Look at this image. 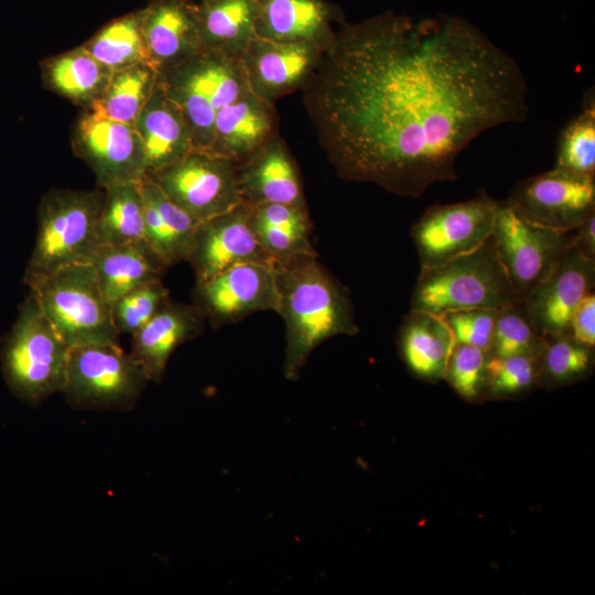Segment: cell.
Here are the masks:
<instances>
[{"mask_svg": "<svg viewBox=\"0 0 595 595\" xmlns=\"http://www.w3.org/2000/svg\"><path fill=\"white\" fill-rule=\"evenodd\" d=\"M78 132L82 154L104 188L145 176L143 147L134 126L91 112L82 119Z\"/></svg>", "mask_w": 595, "mask_h": 595, "instance_id": "obj_16", "label": "cell"}, {"mask_svg": "<svg viewBox=\"0 0 595 595\" xmlns=\"http://www.w3.org/2000/svg\"><path fill=\"white\" fill-rule=\"evenodd\" d=\"M28 286L69 348L118 344L112 309L91 262L62 267Z\"/></svg>", "mask_w": 595, "mask_h": 595, "instance_id": "obj_5", "label": "cell"}, {"mask_svg": "<svg viewBox=\"0 0 595 595\" xmlns=\"http://www.w3.org/2000/svg\"><path fill=\"white\" fill-rule=\"evenodd\" d=\"M595 282V259L570 246L553 271L523 300L522 304L542 337L569 335L570 320Z\"/></svg>", "mask_w": 595, "mask_h": 595, "instance_id": "obj_14", "label": "cell"}, {"mask_svg": "<svg viewBox=\"0 0 595 595\" xmlns=\"http://www.w3.org/2000/svg\"><path fill=\"white\" fill-rule=\"evenodd\" d=\"M148 177L171 201L199 221L244 203L237 163L210 152L194 150L178 162Z\"/></svg>", "mask_w": 595, "mask_h": 595, "instance_id": "obj_10", "label": "cell"}, {"mask_svg": "<svg viewBox=\"0 0 595 595\" xmlns=\"http://www.w3.org/2000/svg\"><path fill=\"white\" fill-rule=\"evenodd\" d=\"M329 43H281L255 36L241 57L249 90L273 104L305 87Z\"/></svg>", "mask_w": 595, "mask_h": 595, "instance_id": "obj_15", "label": "cell"}, {"mask_svg": "<svg viewBox=\"0 0 595 595\" xmlns=\"http://www.w3.org/2000/svg\"><path fill=\"white\" fill-rule=\"evenodd\" d=\"M141 25L147 64L155 72L170 71L204 47L196 11L181 3L155 4Z\"/></svg>", "mask_w": 595, "mask_h": 595, "instance_id": "obj_20", "label": "cell"}, {"mask_svg": "<svg viewBox=\"0 0 595 595\" xmlns=\"http://www.w3.org/2000/svg\"><path fill=\"white\" fill-rule=\"evenodd\" d=\"M256 0H205L196 11L203 46L241 58L256 36Z\"/></svg>", "mask_w": 595, "mask_h": 595, "instance_id": "obj_25", "label": "cell"}, {"mask_svg": "<svg viewBox=\"0 0 595 595\" xmlns=\"http://www.w3.org/2000/svg\"><path fill=\"white\" fill-rule=\"evenodd\" d=\"M500 311L469 309L442 315L451 328L455 344L491 350L496 320Z\"/></svg>", "mask_w": 595, "mask_h": 595, "instance_id": "obj_37", "label": "cell"}, {"mask_svg": "<svg viewBox=\"0 0 595 595\" xmlns=\"http://www.w3.org/2000/svg\"><path fill=\"white\" fill-rule=\"evenodd\" d=\"M543 368L554 382H565L585 374L592 361L591 348L571 336L543 338Z\"/></svg>", "mask_w": 595, "mask_h": 595, "instance_id": "obj_34", "label": "cell"}, {"mask_svg": "<svg viewBox=\"0 0 595 595\" xmlns=\"http://www.w3.org/2000/svg\"><path fill=\"white\" fill-rule=\"evenodd\" d=\"M170 300V292L161 279L145 282L122 295L111 306L119 335L134 334Z\"/></svg>", "mask_w": 595, "mask_h": 595, "instance_id": "obj_31", "label": "cell"}, {"mask_svg": "<svg viewBox=\"0 0 595 595\" xmlns=\"http://www.w3.org/2000/svg\"><path fill=\"white\" fill-rule=\"evenodd\" d=\"M102 198L97 192L55 191L42 199L35 242L23 275L26 285L62 267L91 262L99 248Z\"/></svg>", "mask_w": 595, "mask_h": 595, "instance_id": "obj_6", "label": "cell"}, {"mask_svg": "<svg viewBox=\"0 0 595 595\" xmlns=\"http://www.w3.org/2000/svg\"><path fill=\"white\" fill-rule=\"evenodd\" d=\"M237 177L244 202L251 205L274 203L306 208L296 164L277 136L241 163Z\"/></svg>", "mask_w": 595, "mask_h": 595, "instance_id": "obj_17", "label": "cell"}, {"mask_svg": "<svg viewBox=\"0 0 595 595\" xmlns=\"http://www.w3.org/2000/svg\"><path fill=\"white\" fill-rule=\"evenodd\" d=\"M305 105L337 174L416 198L484 132L523 121L518 62L469 21L383 13L335 32Z\"/></svg>", "mask_w": 595, "mask_h": 595, "instance_id": "obj_1", "label": "cell"}, {"mask_svg": "<svg viewBox=\"0 0 595 595\" xmlns=\"http://www.w3.org/2000/svg\"><path fill=\"white\" fill-rule=\"evenodd\" d=\"M518 303L491 235L472 252L436 267L421 268L411 310L442 316L469 309L502 311Z\"/></svg>", "mask_w": 595, "mask_h": 595, "instance_id": "obj_3", "label": "cell"}, {"mask_svg": "<svg viewBox=\"0 0 595 595\" xmlns=\"http://www.w3.org/2000/svg\"><path fill=\"white\" fill-rule=\"evenodd\" d=\"M583 110L561 131L555 166L573 174L595 176V104L587 95Z\"/></svg>", "mask_w": 595, "mask_h": 595, "instance_id": "obj_30", "label": "cell"}, {"mask_svg": "<svg viewBox=\"0 0 595 595\" xmlns=\"http://www.w3.org/2000/svg\"><path fill=\"white\" fill-rule=\"evenodd\" d=\"M534 355L494 356L486 363L485 381L489 394L509 396L529 388L536 379Z\"/></svg>", "mask_w": 595, "mask_h": 595, "instance_id": "obj_35", "label": "cell"}, {"mask_svg": "<svg viewBox=\"0 0 595 595\" xmlns=\"http://www.w3.org/2000/svg\"><path fill=\"white\" fill-rule=\"evenodd\" d=\"M570 336L577 343L594 347L595 345V295L588 293L575 307L570 320Z\"/></svg>", "mask_w": 595, "mask_h": 595, "instance_id": "obj_40", "label": "cell"}, {"mask_svg": "<svg viewBox=\"0 0 595 595\" xmlns=\"http://www.w3.org/2000/svg\"><path fill=\"white\" fill-rule=\"evenodd\" d=\"M251 205V204H250ZM251 216L292 234L310 238L311 221L306 208L292 205L263 203L251 205Z\"/></svg>", "mask_w": 595, "mask_h": 595, "instance_id": "obj_39", "label": "cell"}, {"mask_svg": "<svg viewBox=\"0 0 595 595\" xmlns=\"http://www.w3.org/2000/svg\"><path fill=\"white\" fill-rule=\"evenodd\" d=\"M205 317L194 304L171 300L132 334L131 356L145 369L152 382H160L174 350L202 334Z\"/></svg>", "mask_w": 595, "mask_h": 595, "instance_id": "obj_18", "label": "cell"}, {"mask_svg": "<svg viewBox=\"0 0 595 595\" xmlns=\"http://www.w3.org/2000/svg\"><path fill=\"white\" fill-rule=\"evenodd\" d=\"M278 314L285 324L283 371L295 380L310 355L325 340L356 335L349 291L318 261L316 253H301L275 261Z\"/></svg>", "mask_w": 595, "mask_h": 595, "instance_id": "obj_2", "label": "cell"}, {"mask_svg": "<svg viewBox=\"0 0 595 595\" xmlns=\"http://www.w3.org/2000/svg\"><path fill=\"white\" fill-rule=\"evenodd\" d=\"M273 104L250 90L216 113L210 153L241 163L273 138Z\"/></svg>", "mask_w": 595, "mask_h": 595, "instance_id": "obj_21", "label": "cell"}, {"mask_svg": "<svg viewBox=\"0 0 595 595\" xmlns=\"http://www.w3.org/2000/svg\"><path fill=\"white\" fill-rule=\"evenodd\" d=\"M69 350L30 292L0 350L3 378L12 394L34 407L62 392Z\"/></svg>", "mask_w": 595, "mask_h": 595, "instance_id": "obj_4", "label": "cell"}, {"mask_svg": "<svg viewBox=\"0 0 595 595\" xmlns=\"http://www.w3.org/2000/svg\"><path fill=\"white\" fill-rule=\"evenodd\" d=\"M506 201L537 225L572 231L595 215V176L553 167L519 182Z\"/></svg>", "mask_w": 595, "mask_h": 595, "instance_id": "obj_11", "label": "cell"}, {"mask_svg": "<svg viewBox=\"0 0 595 595\" xmlns=\"http://www.w3.org/2000/svg\"><path fill=\"white\" fill-rule=\"evenodd\" d=\"M251 226L260 246L275 261L301 253H316L310 238L292 234L250 216Z\"/></svg>", "mask_w": 595, "mask_h": 595, "instance_id": "obj_38", "label": "cell"}, {"mask_svg": "<svg viewBox=\"0 0 595 595\" xmlns=\"http://www.w3.org/2000/svg\"><path fill=\"white\" fill-rule=\"evenodd\" d=\"M499 201L482 190L472 199L430 206L411 228L421 268L472 252L491 235Z\"/></svg>", "mask_w": 595, "mask_h": 595, "instance_id": "obj_8", "label": "cell"}, {"mask_svg": "<svg viewBox=\"0 0 595 595\" xmlns=\"http://www.w3.org/2000/svg\"><path fill=\"white\" fill-rule=\"evenodd\" d=\"M155 73L147 64L115 72L104 91L93 101L91 112L134 126L154 90Z\"/></svg>", "mask_w": 595, "mask_h": 595, "instance_id": "obj_27", "label": "cell"}, {"mask_svg": "<svg viewBox=\"0 0 595 595\" xmlns=\"http://www.w3.org/2000/svg\"><path fill=\"white\" fill-rule=\"evenodd\" d=\"M455 339L444 317L411 310L399 331V347L408 368L418 377L437 380L445 368Z\"/></svg>", "mask_w": 595, "mask_h": 595, "instance_id": "obj_23", "label": "cell"}, {"mask_svg": "<svg viewBox=\"0 0 595 595\" xmlns=\"http://www.w3.org/2000/svg\"><path fill=\"white\" fill-rule=\"evenodd\" d=\"M86 50L113 73L147 64L141 19L127 17L115 21L105 28Z\"/></svg>", "mask_w": 595, "mask_h": 595, "instance_id": "obj_29", "label": "cell"}, {"mask_svg": "<svg viewBox=\"0 0 595 595\" xmlns=\"http://www.w3.org/2000/svg\"><path fill=\"white\" fill-rule=\"evenodd\" d=\"M570 246L595 259V215L571 232Z\"/></svg>", "mask_w": 595, "mask_h": 595, "instance_id": "obj_41", "label": "cell"}, {"mask_svg": "<svg viewBox=\"0 0 595 595\" xmlns=\"http://www.w3.org/2000/svg\"><path fill=\"white\" fill-rule=\"evenodd\" d=\"M113 72L99 63L86 48L55 60L50 66V79L57 90L74 99L100 96Z\"/></svg>", "mask_w": 595, "mask_h": 595, "instance_id": "obj_28", "label": "cell"}, {"mask_svg": "<svg viewBox=\"0 0 595 595\" xmlns=\"http://www.w3.org/2000/svg\"><path fill=\"white\" fill-rule=\"evenodd\" d=\"M91 264L111 306L134 288L161 279L166 269L147 242L100 246Z\"/></svg>", "mask_w": 595, "mask_h": 595, "instance_id": "obj_24", "label": "cell"}, {"mask_svg": "<svg viewBox=\"0 0 595 595\" xmlns=\"http://www.w3.org/2000/svg\"><path fill=\"white\" fill-rule=\"evenodd\" d=\"M571 232L537 225L499 201L493 238L520 303L556 267L570 247Z\"/></svg>", "mask_w": 595, "mask_h": 595, "instance_id": "obj_9", "label": "cell"}, {"mask_svg": "<svg viewBox=\"0 0 595 595\" xmlns=\"http://www.w3.org/2000/svg\"><path fill=\"white\" fill-rule=\"evenodd\" d=\"M486 351L464 344H455L446 364L444 377L464 399L478 397L485 383Z\"/></svg>", "mask_w": 595, "mask_h": 595, "instance_id": "obj_36", "label": "cell"}, {"mask_svg": "<svg viewBox=\"0 0 595 595\" xmlns=\"http://www.w3.org/2000/svg\"><path fill=\"white\" fill-rule=\"evenodd\" d=\"M250 216L251 205L244 202L199 223L186 260L195 272L196 282L239 263H274L260 246Z\"/></svg>", "mask_w": 595, "mask_h": 595, "instance_id": "obj_13", "label": "cell"}, {"mask_svg": "<svg viewBox=\"0 0 595 595\" xmlns=\"http://www.w3.org/2000/svg\"><path fill=\"white\" fill-rule=\"evenodd\" d=\"M149 382L119 344L87 345L71 348L62 393L79 410H129Z\"/></svg>", "mask_w": 595, "mask_h": 595, "instance_id": "obj_7", "label": "cell"}, {"mask_svg": "<svg viewBox=\"0 0 595 595\" xmlns=\"http://www.w3.org/2000/svg\"><path fill=\"white\" fill-rule=\"evenodd\" d=\"M140 182L105 188L97 226L99 247L147 242Z\"/></svg>", "mask_w": 595, "mask_h": 595, "instance_id": "obj_26", "label": "cell"}, {"mask_svg": "<svg viewBox=\"0 0 595 595\" xmlns=\"http://www.w3.org/2000/svg\"><path fill=\"white\" fill-rule=\"evenodd\" d=\"M542 344L543 338L536 331L522 303L498 313L491 346L494 356H537Z\"/></svg>", "mask_w": 595, "mask_h": 595, "instance_id": "obj_32", "label": "cell"}, {"mask_svg": "<svg viewBox=\"0 0 595 595\" xmlns=\"http://www.w3.org/2000/svg\"><path fill=\"white\" fill-rule=\"evenodd\" d=\"M143 196L158 210L171 241L176 262L186 261L199 220L171 201L150 177L141 182Z\"/></svg>", "mask_w": 595, "mask_h": 595, "instance_id": "obj_33", "label": "cell"}, {"mask_svg": "<svg viewBox=\"0 0 595 595\" xmlns=\"http://www.w3.org/2000/svg\"><path fill=\"white\" fill-rule=\"evenodd\" d=\"M194 305L214 327L237 323L256 312L279 309L273 263L245 262L196 282Z\"/></svg>", "mask_w": 595, "mask_h": 595, "instance_id": "obj_12", "label": "cell"}, {"mask_svg": "<svg viewBox=\"0 0 595 595\" xmlns=\"http://www.w3.org/2000/svg\"><path fill=\"white\" fill-rule=\"evenodd\" d=\"M257 37L281 43H329L332 10L322 0H256Z\"/></svg>", "mask_w": 595, "mask_h": 595, "instance_id": "obj_22", "label": "cell"}, {"mask_svg": "<svg viewBox=\"0 0 595 595\" xmlns=\"http://www.w3.org/2000/svg\"><path fill=\"white\" fill-rule=\"evenodd\" d=\"M134 127L143 147L147 176L161 172L194 151L192 131L162 86L154 88Z\"/></svg>", "mask_w": 595, "mask_h": 595, "instance_id": "obj_19", "label": "cell"}]
</instances>
